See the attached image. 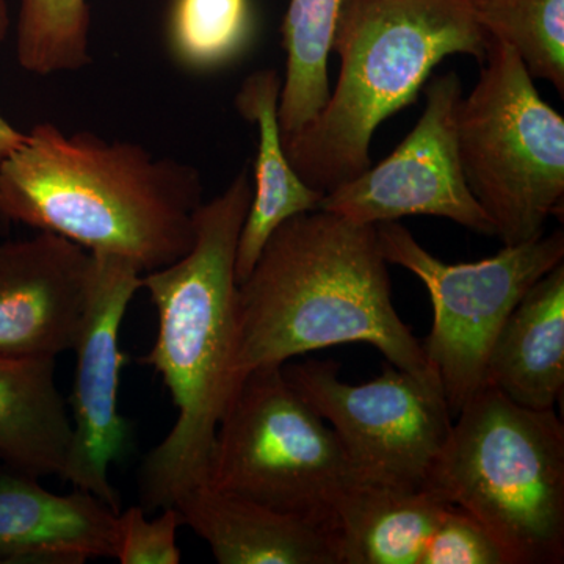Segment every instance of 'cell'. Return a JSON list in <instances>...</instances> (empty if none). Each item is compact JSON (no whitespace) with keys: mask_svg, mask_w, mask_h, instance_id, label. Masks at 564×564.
<instances>
[{"mask_svg":"<svg viewBox=\"0 0 564 564\" xmlns=\"http://www.w3.org/2000/svg\"><path fill=\"white\" fill-rule=\"evenodd\" d=\"M425 109L413 131L378 165L323 195L318 209L359 225L414 215L447 218L470 231L496 236L469 191L456 139L463 82L455 70L430 77Z\"/></svg>","mask_w":564,"mask_h":564,"instance_id":"obj_10","label":"cell"},{"mask_svg":"<svg viewBox=\"0 0 564 564\" xmlns=\"http://www.w3.org/2000/svg\"><path fill=\"white\" fill-rule=\"evenodd\" d=\"M237 313L239 381L345 344L372 345L397 369L437 377L393 306L373 225L321 209L289 218L239 282Z\"/></svg>","mask_w":564,"mask_h":564,"instance_id":"obj_3","label":"cell"},{"mask_svg":"<svg viewBox=\"0 0 564 564\" xmlns=\"http://www.w3.org/2000/svg\"><path fill=\"white\" fill-rule=\"evenodd\" d=\"M88 0H21L17 61L35 76L77 73L91 65Z\"/></svg>","mask_w":564,"mask_h":564,"instance_id":"obj_22","label":"cell"},{"mask_svg":"<svg viewBox=\"0 0 564 564\" xmlns=\"http://www.w3.org/2000/svg\"><path fill=\"white\" fill-rule=\"evenodd\" d=\"M423 488L463 508L511 564L564 562V425L485 386L452 422Z\"/></svg>","mask_w":564,"mask_h":564,"instance_id":"obj_5","label":"cell"},{"mask_svg":"<svg viewBox=\"0 0 564 564\" xmlns=\"http://www.w3.org/2000/svg\"><path fill=\"white\" fill-rule=\"evenodd\" d=\"M11 25L10 10L7 6V0H0V44L6 41L9 35ZM24 133L18 131L14 126H11L9 121L3 118L0 113V165L6 162L11 152L17 150L18 147L24 140Z\"/></svg>","mask_w":564,"mask_h":564,"instance_id":"obj_25","label":"cell"},{"mask_svg":"<svg viewBox=\"0 0 564 564\" xmlns=\"http://www.w3.org/2000/svg\"><path fill=\"white\" fill-rule=\"evenodd\" d=\"M489 41L474 0H344L336 87L307 128L282 140L293 169L323 195L359 176L372 165L378 126L413 106L445 58L469 55L481 65Z\"/></svg>","mask_w":564,"mask_h":564,"instance_id":"obj_4","label":"cell"},{"mask_svg":"<svg viewBox=\"0 0 564 564\" xmlns=\"http://www.w3.org/2000/svg\"><path fill=\"white\" fill-rule=\"evenodd\" d=\"M181 525L174 507L163 508L155 518H148L140 505L120 511L115 560L121 564H180L177 530Z\"/></svg>","mask_w":564,"mask_h":564,"instance_id":"obj_24","label":"cell"},{"mask_svg":"<svg viewBox=\"0 0 564 564\" xmlns=\"http://www.w3.org/2000/svg\"><path fill=\"white\" fill-rule=\"evenodd\" d=\"M474 9L489 39L513 50L533 79L564 96V0H474Z\"/></svg>","mask_w":564,"mask_h":564,"instance_id":"obj_21","label":"cell"},{"mask_svg":"<svg viewBox=\"0 0 564 564\" xmlns=\"http://www.w3.org/2000/svg\"><path fill=\"white\" fill-rule=\"evenodd\" d=\"M93 258L90 296L73 348L76 373L68 402L73 443L63 480L120 511L110 467L120 462L132 443V423L120 413L118 402L126 362L120 332L129 304L141 289L143 273L120 256Z\"/></svg>","mask_w":564,"mask_h":564,"instance_id":"obj_11","label":"cell"},{"mask_svg":"<svg viewBox=\"0 0 564 564\" xmlns=\"http://www.w3.org/2000/svg\"><path fill=\"white\" fill-rule=\"evenodd\" d=\"M95 258L55 234L0 242V356L73 351L90 296Z\"/></svg>","mask_w":564,"mask_h":564,"instance_id":"obj_12","label":"cell"},{"mask_svg":"<svg viewBox=\"0 0 564 564\" xmlns=\"http://www.w3.org/2000/svg\"><path fill=\"white\" fill-rule=\"evenodd\" d=\"M293 391L332 423L361 480L423 488L451 432V413L437 377L389 366L362 384L339 378L333 361L282 366Z\"/></svg>","mask_w":564,"mask_h":564,"instance_id":"obj_9","label":"cell"},{"mask_svg":"<svg viewBox=\"0 0 564 564\" xmlns=\"http://www.w3.org/2000/svg\"><path fill=\"white\" fill-rule=\"evenodd\" d=\"M254 35L251 0H173L170 9V52L177 65L193 73H209L239 61Z\"/></svg>","mask_w":564,"mask_h":564,"instance_id":"obj_20","label":"cell"},{"mask_svg":"<svg viewBox=\"0 0 564 564\" xmlns=\"http://www.w3.org/2000/svg\"><path fill=\"white\" fill-rule=\"evenodd\" d=\"M388 263L410 270L432 299L433 328L422 344L456 415L486 386V367L497 334L522 296L564 262L562 229L530 242L503 247L492 258L447 263L425 250L399 221L375 225Z\"/></svg>","mask_w":564,"mask_h":564,"instance_id":"obj_8","label":"cell"},{"mask_svg":"<svg viewBox=\"0 0 564 564\" xmlns=\"http://www.w3.org/2000/svg\"><path fill=\"white\" fill-rule=\"evenodd\" d=\"M533 80L514 51L491 39L456 111L464 177L505 247L538 239L563 215L564 118Z\"/></svg>","mask_w":564,"mask_h":564,"instance_id":"obj_6","label":"cell"},{"mask_svg":"<svg viewBox=\"0 0 564 564\" xmlns=\"http://www.w3.org/2000/svg\"><path fill=\"white\" fill-rule=\"evenodd\" d=\"M220 564H340L328 525L204 484L173 505Z\"/></svg>","mask_w":564,"mask_h":564,"instance_id":"obj_14","label":"cell"},{"mask_svg":"<svg viewBox=\"0 0 564 564\" xmlns=\"http://www.w3.org/2000/svg\"><path fill=\"white\" fill-rule=\"evenodd\" d=\"M359 475L332 426L285 380L282 366L240 381L212 448L207 485L332 529Z\"/></svg>","mask_w":564,"mask_h":564,"instance_id":"obj_7","label":"cell"},{"mask_svg":"<svg viewBox=\"0 0 564 564\" xmlns=\"http://www.w3.org/2000/svg\"><path fill=\"white\" fill-rule=\"evenodd\" d=\"M118 513L90 492H51L0 462V564L115 560Z\"/></svg>","mask_w":564,"mask_h":564,"instance_id":"obj_13","label":"cell"},{"mask_svg":"<svg viewBox=\"0 0 564 564\" xmlns=\"http://www.w3.org/2000/svg\"><path fill=\"white\" fill-rule=\"evenodd\" d=\"M419 564H511L502 545L474 516L447 505Z\"/></svg>","mask_w":564,"mask_h":564,"instance_id":"obj_23","label":"cell"},{"mask_svg":"<svg viewBox=\"0 0 564 564\" xmlns=\"http://www.w3.org/2000/svg\"><path fill=\"white\" fill-rule=\"evenodd\" d=\"M344 0H289L281 25L285 74L278 121L288 140L311 124L332 96L328 63Z\"/></svg>","mask_w":564,"mask_h":564,"instance_id":"obj_19","label":"cell"},{"mask_svg":"<svg viewBox=\"0 0 564 564\" xmlns=\"http://www.w3.org/2000/svg\"><path fill=\"white\" fill-rule=\"evenodd\" d=\"M191 163L41 122L0 165V221L154 272L187 254L203 202Z\"/></svg>","mask_w":564,"mask_h":564,"instance_id":"obj_2","label":"cell"},{"mask_svg":"<svg viewBox=\"0 0 564 564\" xmlns=\"http://www.w3.org/2000/svg\"><path fill=\"white\" fill-rule=\"evenodd\" d=\"M486 386L530 410H555L564 391V262L534 282L497 334Z\"/></svg>","mask_w":564,"mask_h":564,"instance_id":"obj_15","label":"cell"},{"mask_svg":"<svg viewBox=\"0 0 564 564\" xmlns=\"http://www.w3.org/2000/svg\"><path fill=\"white\" fill-rule=\"evenodd\" d=\"M70 443L57 359L0 356V462L33 477L63 478Z\"/></svg>","mask_w":564,"mask_h":564,"instance_id":"obj_18","label":"cell"},{"mask_svg":"<svg viewBox=\"0 0 564 564\" xmlns=\"http://www.w3.org/2000/svg\"><path fill=\"white\" fill-rule=\"evenodd\" d=\"M281 77L276 69L251 73L236 95V109L258 131L251 177V203L237 245V281L251 272L263 245L282 223L317 210L323 193L314 191L293 169L282 147L278 102Z\"/></svg>","mask_w":564,"mask_h":564,"instance_id":"obj_16","label":"cell"},{"mask_svg":"<svg viewBox=\"0 0 564 564\" xmlns=\"http://www.w3.org/2000/svg\"><path fill=\"white\" fill-rule=\"evenodd\" d=\"M250 203L251 174L245 165L220 195L199 207L191 251L141 276L159 328L140 362L161 375L177 413L140 466V507L148 514L206 484L215 434L240 384L236 258Z\"/></svg>","mask_w":564,"mask_h":564,"instance_id":"obj_1","label":"cell"},{"mask_svg":"<svg viewBox=\"0 0 564 564\" xmlns=\"http://www.w3.org/2000/svg\"><path fill=\"white\" fill-rule=\"evenodd\" d=\"M448 503L425 488L359 478L334 508L340 564H419Z\"/></svg>","mask_w":564,"mask_h":564,"instance_id":"obj_17","label":"cell"}]
</instances>
